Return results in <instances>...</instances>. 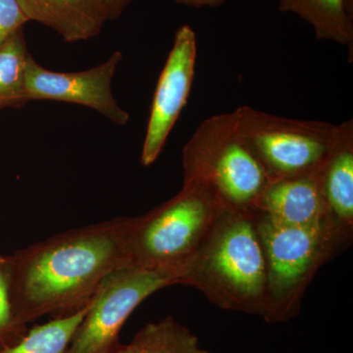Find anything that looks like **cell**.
Masks as SVG:
<instances>
[{
    "label": "cell",
    "instance_id": "obj_1",
    "mask_svg": "<svg viewBox=\"0 0 353 353\" xmlns=\"http://www.w3.org/2000/svg\"><path fill=\"white\" fill-rule=\"evenodd\" d=\"M128 217L69 230L8 256L14 312L28 325L62 317L90 303L104 278L127 268Z\"/></svg>",
    "mask_w": 353,
    "mask_h": 353
},
{
    "label": "cell",
    "instance_id": "obj_2",
    "mask_svg": "<svg viewBox=\"0 0 353 353\" xmlns=\"http://www.w3.org/2000/svg\"><path fill=\"white\" fill-rule=\"evenodd\" d=\"M179 284L199 290L224 310L263 317L266 264L254 210L223 208Z\"/></svg>",
    "mask_w": 353,
    "mask_h": 353
},
{
    "label": "cell",
    "instance_id": "obj_3",
    "mask_svg": "<svg viewBox=\"0 0 353 353\" xmlns=\"http://www.w3.org/2000/svg\"><path fill=\"white\" fill-rule=\"evenodd\" d=\"M224 208L212 192L196 183L138 217H128V266L181 274Z\"/></svg>",
    "mask_w": 353,
    "mask_h": 353
},
{
    "label": "cell",
    "instance_id": "obj_4",
    "mask_svg": "<svg viewBox=\"0 0 353 353\" xmlns=\"http://www.w3.org/2000/svg\"><path fill=\"white\" fill-rule=\"evenodd\" d=\"M254 212L266 264L262 319L287 322L299 314L304 292L320 267L350 239L330 222L319 227H285Z\"/></svg>",
    "mask_w": 353,
    "mask_h": 353
},
{
    "label": "cell",
    "instance_id": "obj_5",
    "mask_svg": "<svg viewBox=\"0 0 353 353\" xmlns=\"http://www.w3.org/2000/svg\"><path fill=\"white\" fill-rule=\"evenodd\" d=\"M182 164L183 183L206 188L224 208L253 209L272 182L241 139L234 112L204 120L183 146Z\"/></svg>",
    "mask_w": 353,
    "mask_h": 353
},
{
    "label": "cell",
    "instance_id": "obj_6",
    "mask_svg": "<svg viewBox=\"0 0 353 353\" xmlns=\"http://www.w3.org/2000/svg\"><path fill=\"white\" fill-rule=\"evenodd\" d=\"M236 130L271 181L324 171L340 125L290 119L250 108L234 111Z\"/></svg>",
    "mask_w": 353,
    "mask_h": 353
},
{
    "label": "cell",
    "instance_id": "obj_7",
    "mask_svg": "<svg viewBox=\"0 0 353 353\" xmlns=\"http://www.w3.org/2000/svg\"><path fill=\"white\" fill-rule=\"evenodd\" d=\"M176 284L175 274L141 267L109 274L90 299L66 353H115L121 330L134 309L158 290Z\"/></svg>",
    "mask_w": 353,
    "mask_h": 353
},
{
    "label": "cell",
    "instance_id": "obj_8",
    "mask_svg": "<svg viewBox=\"0 0 353 353\" xmlns=\"http://www.w3.org/2000/svg\"><path fill=\"white\" fill-rule=\"evenodd\" d=\"M196 57V32L189 25H183L176 32L173 48L158 79L141 157L143 166L157 161L187 104L194 83Z\"/></svg>",
    "mask_w": 353,
    "mask_h": 353
},
{
    "label": "cell",
    "instance_id": "obj_9",
    "mask_svg": "<svg viewBox=\"0 0 353 353\" xmlns=\"http://www.w3.org/2000/svg\"><path fill=\"white\" fill-rule=\"evenodd\" d=\"M120 51L90 70L59 73L41 67L30 55L26 70V99H50L81 104L94 109L118 125H126L129 113L120 108L112 92V80L122 60Z\"/></svg>",
    "mask_w": 353,
    "mask_h": 353
},
{
    "label": "cell",
    "instance_id": "obj_10",
    "mask_svg": "<svg viewBox=\"0 0 353 353\" xmlns=\"http://www.w3.org/2000/svg\"><path fill=\"white\" fill-rule=\"evenodd\" d=\"M253 210L285 227H319L329 219L323 190V172L272 181Z\"/></svg>",
    "mask_w": 353,
    "mask_h": 353
},
{
    "label": "cell",
    "instance_id": "obj_11",
    "mask_svg": "<svg viewBox=\"0 0 353 353\" xmlns=\"http://www.w3.org/2000/svg\"><path fill=\"white\" fill-rule=\"evenodd\" d=\"M30 21L48 26L68 41L97 36L108 20L97 0H17Z\"/></svg>",
    "mask_w": 353,
    "mask_h": 353
},
{
    "label": "cell",
    "instance_id": "obj_12",
    "mask_svg": "<svg viewBox=\"0 0 353 353\" xmlns=\"http://www.w3.org/2000/svg\"><path fill=\"white\" fill-rule=\"evenodd\" d=\"M323 190L332 224L352 238L353 231V121L340 125L324 171Z\"/></svg>",
    "mask_w": 353,
    "mask_h": 353
},
{
    "label": "cell",
    "instance_id": "obj_13",
    "mask_svg": "<svg viewBox=\"0 0 353 353\" xmlns=\"http://www.w3.org/2000/svg\"><path fill=\"white\" fill-rule=\"evenodd\" d=\"M282 12H292L306 21L320 41H332L352 48V17L345 0H278Z\"/></svg>",
    "mask_w": 353,
    "mask_h": 353
},
{
    "label": "cell",
    "instance_id": "obj_14",
    "mask_svg": "<svg viewBox=\"0 0 353 353\" xmlns=\"http://www.w3.org/2000/svg\"><path fill=\"white\" fill-rule=\"evenodd\" d=\"M115 353H212L199 345V339L173 317L150 323L128 345Z\"/></svg>",
    "mask_w": 353,
    "mask_h": 353
},
{
    "label": "cell",
    "instance_id": "obj_15",
    "mask_svg": "<svg viewBox=\"0 0 353 353\" xmlns=\"http://www.w3.org/2000/svg\"><path fill=\"white\" fill-rule=\"evenodd\" d=\"M88 304L73 314L52 318L28 330L17 343L0 350V353H66L77 329L87 314Z\"/></svg>",
    "mask_w": 353,
    "mask_h": 353
},
{
    "label": "cell",
    "instance_id": "obj_16",
    "mask_svg": "<svg viewBox=\"0 0 353 353\" xmlns=\"http://www.w3.org/2000/svg\"><path fill=\"white\" fill-rule=\"evenodd\" d=\"M29 57L21 30L0 46V108L27 102L25 82Z\"/></svg>",
    "mask_w": 353,
    "mask_h": 353
},
{
    "label": "cell",
    "instance_id": "obj_17",
    "mask_svg": "<svg viewBox=\"0 0 353 353\" xmlns=\"http://www.w3.org/2000/svg\"><path fill=\"white\" fill-rule=\"evenodd\" d=\"M24 324L14 312L9 292L8 256L0 259V350L17 343L27 333Z\"/></svg>",
    "mask_w": 353,
    "mask_h": 353
},
{
    "label": "cell",
    "instance_id": "obj_18",
    "mask_svg": "<svg viewBox=\"0 0 353 353\" xmlns=\"http://www.w3.org/2000/svg\"><path fill=\"white\" fill-rule=\"evenodd\" d=\"M29 21L17 0H0V46Z\"/></svg>",
    "mask_w": 353,
    "mask_h": 353
},
{
    "label": "cell",
    "instance_id": "obj_19",
    "mask_svg": "<svg viewBox=\"0 0 353 353\" xmlns=\"http://www.w3.org/2000/svg\"><path fill=\"white\" fill-rule=\"evenodd\" d=\"M103 7L108 20L118 17L131 0H97Z\"/></svg>",
    "mask_w": 353,
    "mask_h": 353
},
{
    "label": "cell",
    "instance_id": "obj_20",
    "mask_svg": "<svg viewBox=\"0 0 353 353\" xmlns=\"http://www.w3.org/2000/svg\"><path fill=\"white\" fill-rule=\"evenodd\" d=\"M181 6L202 8V7H218L224 4L226 0H175Z\"/></svg>",
    "mask_w": 353,
    "mask_h": 353
},
{
    "label": "cell",
    "instance_id": "obj_21",
    "mask_svg": "<svg viewBox=\"0 0 353 353\" xmlns=\"http://www.w3.org/2000/svg\"><path fill=\"white\" fill-rule=\"evenodd\" d=\"M2 256H3V255L0 254V259H1Z\"/></svg>",
    "mask_w": 353,
    "mask_h": 353
}]
</instances>
